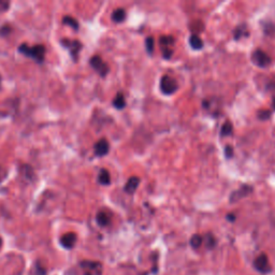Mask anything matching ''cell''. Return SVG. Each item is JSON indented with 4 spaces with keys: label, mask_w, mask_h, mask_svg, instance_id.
<instances>
[{
    "label": "cell",
    "mask_w": 275,
    "mask_h": 275,
    "mask_svg": "<svg viewBox=\"0 0 275 275\" xmlns=\"http://www.w3.org/2000/svg\"><path fill=\"white\" fill-rule=\"evenodd\" d=\"M272 106H273V108L275 110V97H273V99H272Z\"/></svg>",
    "instance_id": "29"
},
{
    "label": "cell",
    "mask_w": 275,
    "mask_h": 275,
    "mask_svg": "<svg viewBox=\"0 0 275 275\" xmlns=\"http://www.w3.org/2000/svg\"><path fill=\"white\" fill-rule=\"evenodd\" d=\"M189 43L190 46L193 48V50H201L203 47V41L200 39V37L196 34H192L189 38Z\"/></svg>",
    "instance_id": "13"
},
{
    "label": "cell",
    "mask_w": 275,
    "mask_h": 275,
    "mask_svg": "<svg viewBox=\"0 0 275 275\" xmlns=\"http://www.w3.org/2000/svg\"><path fill=\"white\" fill-rule=\"evenodd\" d=\"M145 46H147V50L150 54H152L154 52V46H155V43H154L153 37H148L147 41H145Z\"/></svg>",
    "instance_id": "22"
},
{
    "label": "cell",
    "mask_w": 275,
    "mask_h": 275,
    "mask_svg": "<svg viewBox=\"0 0 275 275\" xmlns=\"http://www.w3.org/2000/svg\"><path fill=\"white\" fill-rule=\"evenodd\" d=\"M113 106H114L116 109L118 110H122L125 108L126 106V100H125V97L123 94H117L115 96L114 100H113Z\"/></svg>",
    "instance_id": "17"
},
{
    "label": "cell",
    "mask_w": 275,
    "mask_h": 275,
    "mask_svg": "<svg viewBox=\"0 0 275 275\" xmlns=\"http://www.w3.org/2000/svg\"><path fill=\"white\" fill-rule=\"evenodd\" d=\"M233 131V126L232 124L229 122V120H227V122H225V124L222 126V129H221V135L222 136H225V135H230Z\"/></svg>",
    "instance_id": "18"
},
{
    "label": "cell",
    "mask_w": 275,
    "mask_h": 275,
    "mask_svg": "<svg viewBox=\"0 0 275 275\" xmlns=\"http://www.w3.org/2000/svg\"><path fill=\"white\" fill-rule=\"evenodd\" d=\"M160 90L165 95H172L177 91V82L171 77L164 76L160 80Z\"/></svg>",
    "instance_id": "2"
},
{
    "label": "cell",
    "mask_w": 275,
    "mask_h": 275,
    "mask_svg": "<svg viewBox=\"0 0 275 275\" xmlns=\"http://www.w3.org/2000/svg\"><path fill=\"white\" fill-rule=\"evenodd\" d=\"M225 155L227 158H231L233 156V148L231 145H227V147L225 148Z\"/></svg>",
    "instance_id": "25"
},
{
    "label": "cell",
    "mask_w": 275,
    "mask_h": 275,
    "mask_svg": "<svg viewBox=\"0 0 275 275\" xmlns=\"http://www.w3.org/2000/svg\"><path fill=\"white\" fill-rule=\"evenodd\" d=\"M202 241H203V239H202L200 234H195V236H192L190 239V245L193 248H199L202 244Z\"/></svg>",
    "instance_id": "20"
},
{
    "label": "cell",
    "mask_w": 275,
    "mask_h": 275,
    "mask_svg": "<svg viewBox=\"0 0 275 275\" xmlns=\"http://www.w3.org/2000/svg\"><path fill=\"white\" fill-rule=\"evenodd\" d=\"M227 220L233 222L234 220H236V216H234L233 214H228V215H227Z\"/></svg>",
    "instance_id": "28"
},
{
    "label": "cell",
    "mask_w": 275,
    "mask_h": 275,
    "mask_svg": "<svg viewBox=\"0 0 275 275\" xmlns=\"http://www.w3.org/2000/svg\"><path fill=\"white\" fill-rule=\"evenodd\" d=\"M2 244H3V239L0 238V247H2Z\"/></svg>",
    "instance_id": "30"
},
{
    "label": "cell",
    "mask_w": 275,
    "mask_h": 275,
    "mask_svg": "<svg viewBox=\"0 0 275 275\" xmlns=\"http://www.w3.org/2000/svg\"><path fill=\"white\" fill-rule=\"evenodd\" d=\"M245 34H247L246 26H245V25H241V26L237 27L236 30H234V39L239 40V39H241L242 37L246 36Z\"/></svg>",
    "instance_id": "21"
},
{
    "label": "cell",
    "mask_w": 275,
    "mask_h": 275,
    "mask_svg": "<svg viewBox=\"0 0 275 275\" xmlns=\"http://www.w3.org/2000/svg\"><path fill=\"white\" fill-rule=\"evenodd\" d=\"M96 222L100 227H106L111 223V216L107 212H99L96 216Z\"/></svg>",
    "instance_id": "12"
},
{
    "label": "cell",
    "mask_w": 275,
    "mask_h": 275,
    "mask_svg": "<svg viewBox=\"0 0 275 275\" xmlns=\"http://www.w3.org/2000/svg\"><path fill=\"white\" fill-rule=\"evenodd\" d=\"M109 150H110V145L106 139H101L95 144V154L99 157L106 156L109 153Z\"/></svg>",
    "instance_id": "10"
},
{
    "label": "cell",
    "mask_w": 275,
    "mask_h": 275,
    "mask_svg": "<svg viewBox=\"0 0 275 275\" xmlns=\"http://www.w3.org/2000/svg\"><path fill=\"white\" fill-rule=\"evenodd\" d=\"M78 237L75 232H68L64 233L63 236L60 238V244L67 249H71L77 243Z\"/></svg>",
    "instance_id": "8"
},
{
    "label": "cell",
    "mask_w": 275,
    "mask_h": 275,
    "mask_svg": "<svg viewBox=\"0 0 275 275\" xmlns=\"http://www.w3.org/2000/svg\"><path fill=\"white\" fill-rule=\"evenodd\" d=\"M7 175H8L7 170H6L4 167L0 166V183L5 181V179L7 177Z\"/></svg>",
    "instance_id": "26"
},
{
    "label": "cell",
    "mask_w": 275,
    "mask_h": 275,
    "mask_svg": "<svg viewBox=\"0 0 275 275\" xmlns=\"http://www.w3.org/2000/svg\"><path fill=\"white\" fill-rule=\"evenodd\" d=\"M0 84H2V77H0Z\"/></svg>",
    "instance_id": "31"
},
{
    "label": "cell",
    "mask_w": 275,
    "mask_h": 275,
    "mask_svg": "<svg viewBox=\"0 0 275 275\" xmlns=\"http://www.w3.org/2000/svg\"><path fill=\"white\" fill-rule=\"evenodd\" d=\"M254 265H255L256 270L261 272V273H268L271 271V266L269 263L268 256H266L265 254H261V255L258 256L255 259Z\"/></svg>",
    "instance_id": "7"
},
{
    "label": "cell",
    "mask_w": 275,
    "mask_h": 275,
    "mask_svg": "<svg viewBox=\"0 0 275 275\" xmlns=\"http://www.w3.org/2000/svg\"><path fill=\"white\" fill-rule=\"evenodd\" d=\"M271 116V112L268 110H263V111H259L258 112V118L260 120H266L269 119Z\"/></svg>",
    "instance_id": "23"
},
{
    "label": "cell",
    "mask_w": 275,
    "mask_h": 275,
    "mask_svg": "<svg viewBox=\"0 0 275 275\" xmlns=\"http://www.w3.org/2000/svg\"><path fill=\"white\" fill-rule=\"evenodd\" d=\"M98 182L101 185H109L111 183V175H110L108 170H106V169L100 170L99 175H98Z\"/></svg>",
    "instance_id": "16"
},
{
    "label": "cell",
    "mask_w": 275,
    "mask_h": 275,
    "mask_svg": "<svg viewBox=\"0 0 275 275\" xmlns=\"http://www.w3.org/2000/svg\"><path fill=\"white\" fill-rule=\"evenodd\" d=\"M10 31H11V27L8 26V25H5L0 28V36L6 37L10 34Z\"/></svg>",
    "instance_id": "24"
},
{
    "label": "cell",
    "mask_w": 275,
    "mask_h": 275,
    "mask_svg": "<svg viewBox=\"0 0 275 275\" xmlns=\"http://www.w3.org/2000/svg\"><path fill=\"white\" fill-rule=\"evenodd\" d=\"M139 184H140V179H139V177H138V176H131L130 179L128 180V182L126 183L124 189H125V191L127 193H130V195H132V193L136 190Z\"/></svg>",
    "instance_id": "11"
},
{
    "label": "cell",
    "mask_w": 275,
    "mask_h": 275,
    "mask_svg": "<svg viewBox=\"0 0 275 275\" xmlns=\"http://www.w3.org/2000/svg\"><path fill=\"white\" fill-rule=\"evenodd\" d=\"M62 23L67 24V25H69L70 27H72L76 30L79 29V23H78V21L76 19L72 18V16H64L63 20H62Z\"/></svg>",
    "instance_id": "19"
},
{
    "label": "cell",
    "mask_w": 275,
    "mask_h": 275,
    "mask_svg": "<svg viewBox=\"0 0 275 275\" xmlns=\"http://www.w3.org/2000/svg\"><path fill=\"white\" fill-rule=\"evenodd\" d=\"M84 275H102V264L98 261L84 260L81 262Z\"/></svg>",
    "instance_id": "3"
},
{
    "label": "cell",
    "mask_w": 275,
    "mask_h": 275,
    "mask_svg": "<svg viewBox=\"0 0 275 275\" xmlns=\"http://www.w3.org/2000/svg\"><path fill=\"white\" fill-rule=\"evenodd\" d=\"M159 42H160L161 47H163V51L171 50V48H170V46L174 44V38L171 37V36H163V37L160 38Z\"/></svg>",
    "instance_id": "14"
},
{
    "label": "cell",
    "mask_w": 275,
    "mask_h": 275,
    "mask_svg": "<svg viewBox=\"0 0 275 275\" xmlns=\"http://www.w3.org/2000/svg\"><path fill=\"white\" fill-rule=\"evenodd\" d=\"M126 19V11L122 8H119V9H116L113 11L112 13V20L114 21L115 23H122L124 22Z\"/></svg>",
    "instance_id": "15"
},
{
    "label": "cell",
    "mask_w": 275,
    "mask_h": 275,
    "mask_svg": "<svg viewBox=\"0 0 275 275\" xmlns=\"http://www.w3.org/2000/svg\"><path fill=\"white\" fill-rule=\"evenodd\" d=\"M252 61L258 67L265 68L271 63V57L264 51L256 50L252 54Z\"/></svg>",
    "instance_id": "5"
},
{
    "label": "cell",
    "mask_w": 275,
    "mask_h": 275,
    "mask_svg": "<svg viewBox=\"0 0 275 275\" xmlns=\"http://www.w3.org/2000/svg\"><path fill=\"white\" fill-rule=\"evenodd\" d=\"M19 52L23 55L28 56V57L35 59L37 62L41 63L45 58V47L42 44H37L34 46H29L26 43L20 45Z\"/></svg>",
    "instance_id": "1"
},
{
    "label": "cell",
    "mask_w": 275,
    "mask_h": 275,
    "mask_svg": "<svg viewBox=\"0 0 275 275\" xmlns=\"http://www.w3.org/2000/svg\"><path fill=\"white\" fill-rule=\"evenodd\" d=\"M60 43L62 44V46L68 48L71 57L74 58L75 61H77L79 58V53L81 51V48H82V43L78 41V40H69V39H62Z\"/></svg>",
    "instance_id": "4"
},
{
    "label": "cell",
    "mask_w": 275,
    "mask_h": 275,
    "mask_svg": "<svg viewBox=\"0 0 275 275\" xmlns=\"http://www.w3.org/2000/svg\"><path fill=\"white\" fill-rule=\"evenodd\" d=\"M91 66L95 71L98 72L101 77H106L109 72V66L102 60L100 56H93L91 58Z\"/></svg>",
    "instance_id": "6"
},
{
    "label": "cell",
    "mask_w": 275,
    "mask_h": 275,
    "mask_svg": "<svg viewBox=\"0 0 275 275\" xmlns=\"http://www.w3.org/2000/svg\"><path fill=\"white\" fill-rule=\"evenodd\" d=\"M252 191H253V187H250V186H247V185L242 186V187L240 189H238V190H236V191L231 193L230 201L231 202L239 201L242 198H245Z\"/></svg>",
    "instance_id": "9"
},
{
    "label": "cell",
    "mask_w": 275,
    "mask_h": 275,
    "mask_svg": "<svg viewBox=\"0 0 275 275\" xmlns=\"http://www.w3.org/2000/svg\"><path fill=\"white\" fill-rule=\"evenodd\" d=\"M208 245L209 246H214L215 245V239L212 234H208Z\"/></svg>",
    "instance_id": "27"
}]
</instances>
